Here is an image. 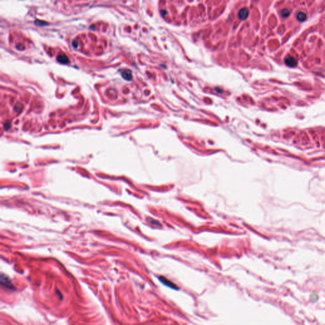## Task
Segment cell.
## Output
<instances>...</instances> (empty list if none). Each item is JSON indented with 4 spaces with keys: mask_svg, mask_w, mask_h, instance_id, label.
Returning <instances> with one entry per match:
<instances>
[{
    "mask_svg": "<svg viewBox=\"0 0 325 325\" xmlns=\"http://www.w3.org/2000/svg\"><path fill=\"white\" fill-rule=\"evenodd\" d=\"M57 61L59 62H60L61 64H68L69 62L68 57L64 54L59 55L58 57H57Z\"/></svg>",
    "mask_w": 325,
    "mask_h": 325,
    "instance_id": "cell-5",
    "label": "cell"
},
{
    "mask_svg": "<svg viewBox=\"0 0 325 325\" xmlns=\"http://www.w3.org/2000/svg\"><path fill=\"white\" fill-rule=\"evenodd\" d=\"M249 15V11L246 8H241L238 12V17L241 21H245Z\"/></svg>",
    "mask_w": 325,
    "mask_h": 325,
    "instance_id": "cell-3",
    "label": "cell"
},
{
    "mask_svg": "<svg viewBox=\"0 0 325 325\" xmlns=\"http://www.w3.org/2000/svg\"><path fill=\"white\" fill-rule=\"evenodd\" d=\"M297 18L298 19V21H299L300 22H304L305 21H306L307 15H306V14H305L304 12H299L297 13Z\"/></svg>",
    "mask_w": 325,
    "mask_h": 325,
    "instance_id": "cell-6",
    "label": "cell"
},
{
    "mask_svg": "<svg viewBox=\"0 0 325 325\" xmlns=\"http://www.w3.org/2000/svg\"><path fill=\"white\" fill-rule=\"evenodd\" d=\"M285 62L290 68H295L298 64L297 60L292 57H286L285 59Z\"/></svg>",
    "mask_w": 325,
    "mask_h": 325,
    "instance_id": "cell-2",
    "label": "cell"
},
{
    "mask_svg": "<svg viewBox=\"0 0 325 325\" xmlns=\"http://www.w3.org/2000/svg\"><path fill=\"white\" fill-rule=\"evenodd\" d=\"M122 77L127 81H130L132 79V73L130 69H123L121 72Z\"/></svg>",
    "mask_w": 325,
    "mask_h": 325,
    "instance_id": "cell-4",
    "label": "cell"
},
{
    "mask_svg": "<svg viewBox=\"0 0 325 325\" xmlns=\"http://www.w3.org/2000/svg\"><path fill=\"white\" fill-rule=\"evenodd\" d=\"M42 23H43V24H46V23L45 22H40V21H35V24H36V25H38V26H40V25H41V26H43Z\"/></svg>",
    "mask_w": 325,
    "mask_h": 325,
    "instance_id": "cell-8",
    "label": "cell"
},
{
    "mask_svg": "<svg viewBox=\"0 0 325 325\" xmlns=\"http://www.w3.org/2000/svg\"><path fill=\"white\" fill-rule=\"evenodd\" d=\"M281 16L282 17L286 18V17H288L290 15V11L288 9H285V10H283L281 11Z\"/></svg>",
    "mask_w": 325,
    "mask_h": 325,
    "instance_id": "cell-7",
    "label": "cell"
},
{
    "mask_svg": "<svg viewBox=\"0 0 325 325\" xmlns=\"http://www.w3.org/2000/svg\"><path fill=\"white\" fill-rule=\"evenodd\" d=\"M159 279L162 284H164L165 285L168 286V287H170V288H171L172 289H174V290L175 289V290H178V287H176V286L175 284H174V283H172L171 281H170L167 278H165V277L161 276L159 278Z\"/></svg>",
    "mask_w": 325,
    "mask_h": 325,
    "instance_id": "cell-1",
    "label": "cell"
}]
</instances>
